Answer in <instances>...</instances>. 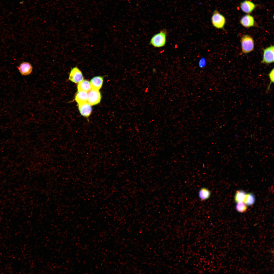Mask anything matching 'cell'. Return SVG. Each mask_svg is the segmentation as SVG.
<instances>
[{
    "label": "cell",
    "mask_w": 274,
    "mask_h": 274,
    "mask_svg": "<svg viewBox=\"0 0 274 274\" xmlns=\"http://www.w3.org/2000/svg\"><path fill=\"white\" fill-rule=\"evenodd\" d=\"M242 53L247 54L252 51L254 48V42L253 38L250 35H243L241 40Z\"/></svg>",
    "instance_id": "cell-1"
},
{
    "label": "cell",
    "mask_w": 274,
    "mask_h": 274,
    "mask_svg": "<svg viewBox=\"0 0 274 274\" xmlns=\"http://www.w3.org/2000/svg\"><path fill=\"white\" fill-rule=\"evenodd\" d=\"M166 31L163 30L154 35L151 39L150 44L156 47H161L165 46L166 42Z\"/></svg>",
    "instance_id": "cell-2"
},
{
    "label": "cell",
    "mask_w": 274,
    "mask_h": 274,
    "mask_svg": "<svg viewBox=\"0 0 274 274\" xmlns=\"http://www.w3.org/2000/svg\"><path fill=\"white\" fill-rule=\"evenodd\" d=\"M211 20L213 26L218 29H223L226 22L225 17L216 10L213 11Z\"/></svg>",
    "instance_id": "cell-3"
},
{
    "label": "cell",
    "mask_w": 274,
    "mask_h": 274,
    "mask_svg": "<svg viewBox=\"0 0 274 274\" xmlns=\"http://www.w3.org/2000/svg\"><path fill=\"white\" fill-rule=\"evenodd\" d=\"M263 58L261 63L269 64L274 62V46L271 45L263 50Z\"/></svg>",
    "instance_id": "cell-4"
},
{
    "label": "cell",
    "mask_w": 274,
    "mask_h": 274,
    "mask_svg": "<svg viewBox=\"0 0 274 274\" xmlns=\"http://www.w3.org/2000/svg\"><path fill=\"white\" fill-rule=\"evenodd\" d=\"M101 99V94L99 90L92 89L89 92L87 101L91 105L97 104Z\"/></svg>",
    "instance_id": "cell-5"
},
{
    "label": "cell",
    "mask_w": 274,
    "mask_h": 274,
    "mask_svg": "<svg viewBox=\"0 0 274 274\" xmlns=\"http://www.w3.org/2000/svg\"><path fill=\"white\" fill-rule=\"evenodd\" d=\"M69 79L74 83H78L83 80V77L79 69L75 67L72 68L70 71Z\"/></svg>",
    "instance_id": "cell-6"
},
{
    "label": "cell",
    "mask_w": 274,
    "mask_h": 274,
    "mask_svg": "<svg viewBox=\"0 0 274 274\" xmlns=\"http://www.w3.org/2000/svg\"><path fill=\"white\" fill-rule=\"evenodd\" d=\"M255 4L248 0H245L241 2L240 7L242 11L247 14L251 13L256 7Z\"/></svg>",
    "instance_id": "cell-7"
},
{
    "label": "cell",
    "mask_w": 274,
    "mask_h": 274,
    "mask_svg": "<svg viewBox=\"0 0 274 274\" xmlns=\"http://www.w3.org/2000/svg\"><path fill=\"white\" fill-rule=\"evenodd\" d=\"M78 104V109L81 115L85 117H88L92 111L91 105L87 102Z\"/></svg>",
    "instance_id": "cell-8"
},
{
    "label": "cell",
    "mask_w": 274,
    "mask_h": 274,
    "mask_svg": "<svg viewBox=\"0 0 274 274\" xmlns=\"http://www.w3.org/2000/svg\"><path fill=\"white\" fill-rule=\"evenodd\" d=\"M240 22L243 26L247 28L253 27L255 23L253 17L249 14H247L243 16L240 20Z\"/></svg>",
    "instance_id": "cell-9"
},
{
    "label": "cell",
    "mask_w": 274,
    "mask_h": 274,
    "mask_svg": "<svg viewBox=\"0 0 274 274\" xmlns=\"http://www.w3.org/2000/svg\"><path fill=\"white\" fill-rule=\"evenodd\" d=\"M17 67L21 74L24 76L30 75L32 70V67L31 65L27 62H23L19 66H17Z\"/></svg>",
    "instance_id": "cell-10"
},
{
    "label": "cell",
    "mask_w": 274,
    "mask_h": 274,
    "mask_svg": "<svg viewBox=\"0 0 274 274\" xmlns=\"http://www.w3.org/2000/svg\"><path fill=\"white\" fill-rule=\"evenodd\" d=\"M103 81V77L101 76H96L93 77L90 82L92 89L99 90L102 85Z\"/></svg>",
    "instance_id": "cell-11"
},
{
    "label": "cell",
    "mask_w": 274,
    "mask_h": 274,
    "mask_svg": "<svg viewBox=\"0 0 274 274\" xmlns=\"http://www.w3.org/2000/svg\"><path fill=\"white\" fill-rule=\"evenodd\" d=\"M211 192L209 189L205 187L201 188L198 193V197L201 201H204L208 199L210 197Z\"/></svg>",
    "instance_id": "cell-12"
},
{
    "label": "cell",
    "mask_w": 274,
    "mask_h": 274,
    "mask_svg": "<svg viewBox=\"0 0 274 274\" xmlns=\"http://www.w3.org/2000/svg\"><path fill=\"white\" fill-rule=\"evenodd\" d=\"M88 98L87 92L79 91L76 93L75 99L78 104L87 102Z\"/></svg>",
    "instance_id": "cell-13"
},
{
    "label": "cell",
    "mask_w": 274,
    "mask_h": 274,
    "mask_svg": "<svg viewBox=\"0 0 274 274\" xmlns=\"http://www.w3.org/2000/svg\"><path fill=\"white\" fill-rule=\"evenodd\" d=\"M77 88L78 91H81L88 92L91 89L90 83L87 80H83L78 83Z\"/></svg>",
    "instance_id": "cell-14"
},
{
    "label": "cell",
    "mask_w": 274,
    "mask_h": 274,
    "mask_svg": "<svg viewBox=\"0 0 274 274\" xmlns=\"http://www.w3.org/2000/svg\"><path fill=\"white\" fill-rule=\"evenodd\" d=\"M246 194V192L242 190L237 191L236 192L234 200L237 203L244 201Z\"/></svg>",
    "instance_id": "cell-15"
},
{
    "label": "cell",
    "mask_w": 274,
    "mask_h": 274,
    "mask_svg": "<svg viewBox=\"0 0 274 274\" xmlns=\"http://www.w3.org/2000/svg\"><path fill=\"white\" fill-rule=\"evenodd\" d=\"M255 201V196L253 193H249L246 194L244 201L247 205H252L254 204Z\"/></svg>",
    "instance_id": "cell-16"
},
{
    "label": "cell",
    "mask_w": 274,
    "mask_h": 274,
    "mask_svg": "<svg viewBox=\"0 0 274 274\" xmlns=\"http://www.w3.org/2000/svg\"><path fill=\"white\" fill-rule=\"evenodd\" d=\"M237 203L235 206V208L238 212L243 213L246 211L247 207V205L245 203L243 202Z\"/></svg>",
    "instance_id": "cell-17"
},
{
    "label": "cell",
    "mask_w": 274,
    "mask_h": 274,
    "mask_svg": "<svg viewBox=\"0 0 274 274\" xmlns=\"http://www.w3.org/2000/svg\"><path fill=\"white\" fill-rule=\"evenodd\" d=\"M268 76L270 80V82L268 86L267 90L269 91L270 88V86L272 83H273L274 81V69L273 68L268 74Z\"/></svg>",
    "instance_id": "cell-18"
},
{
    "label": "cell",
    "mask_w": 274,
    "mask_h": 274,
    "mask_svg": "<svg viewBox=\"0 0 274 274\" xmlns=\"http://www.w3.org/2000/svg\"><path fill=\"white\" fill-rule=\"evenodd\" d=\"M206 64L205 59L203 58L201 59L199 62V65L200 67L203 68L205 67Z\"/></svg>",
    "instance_id": "cell-19"
}]
</instances>
